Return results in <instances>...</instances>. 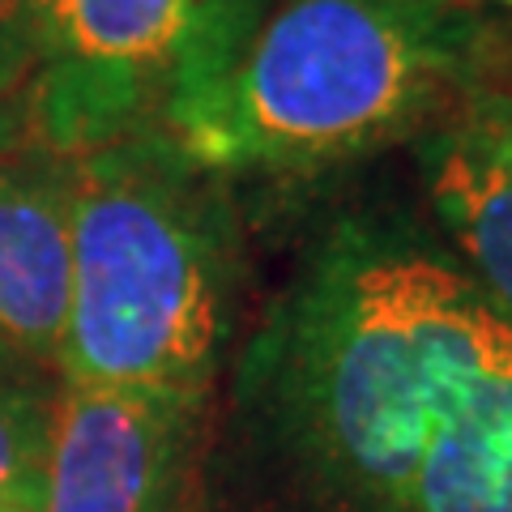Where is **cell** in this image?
<instances>
[{
	"label": "cell",
	"mask_w": 512,
	"mask_h": 512,
	"mask_svg": "<svg viewBox=\"0 0 512 512\" xmlns=\"http://www.w3.org/2000/svg\"><path fill=\"white\" fill-rule=\"evenodd\" d=\"M269 372L291 440L363 512H512V325L436 248L338 235Z\"/></svg>",
	"instance_id": "obj_1"
},
{
	"label": "cell",
	"mask_w": 512,
	"mask_h": 512,
	"mask_svg": "<svg viewBox=\"0 0 512 512\" xmlns=\"http://www.w3.org/2000/svg\"><path fill=\"white\" fill-rule=\"evenodd\" d=\"M431 201L466 256L461 269L512 325V154L478 120L440 146Z\"/></svg>",
	"instance_id": "obj_7"
},
{
	"label": "cell",
	"mask_w": 512,
	"mask_h": 512,
	"mask_svg": "<svg viewBox=\"0 0 512 512\" xmlns=\"http://www.w3.org/2000/svg\"><path fill=\"white\" fill-rule=\"evenodd\" d=\"M73 286L64 384L197 402L231 329L235 252L214 171L167 133L69 158Z\"/></svg>",
	"instance_id": "obj_3"
},
{
	"label": "cell",
	"mask_w": 512,
	"mask_h": 512,
	"mask_svg": "<svg viewBox=\"0 0 512 512\" xmlns=\"http://www.w3.org/2000/svg\"><path fill=\"white\" fill-rule=\"evenodd\" d=\"M457 0H278L235 60L167 103L205 171H316L402 137L470 60Z\"/></svg>",
	"instance_id": "obj_2"
},
{
	"label": "cell",
	"mask_w": 512,
	"mask_h": 512,
	"mask_svg": "<svg viewBox=\"0 0 512 512\" xmlns=\"http://www.w3.org/2000/svg\"><path fill=\"white\" fill-rule=\"evenodd\" d=\"M197 402L64 384L52 397L39 512H175Z\"/></svg>",
	"instance_id": "obj_5"
},
{
	"label": "cell",
	"mask_w": 512,
	"mask_h": 512,
	"mask_svg": "<svg viewBox=\"0 0 512 512\" xmlns=\"http://www.w3.org/2000/svg\"><path fill=\"white\" fill-rule=\"evenodd\" d=\"M26 128H30V111H26V103L18 99V94H5V90H0V158L13 154V150L22 146Z\"/></svg>",
	"instance_id": "obj_10"
},
{
	"label": "cell",
	"mask_w": 512,
	"mask_h": 512,
	"mask_svg": "<svg viewBox=\"0 0 512 512\" xmlns=\"http://www.w3.org/2000/svg\"><path fill=\"white\" fill-rule=\"evenodd\" d=\"M478 124H483L487 133L512 154V99H495V103H487V107H483V116H478Z\"/></svg>",
	"instance_id": "obj_11"
},
{
	"label": "cell",
	"mask_w": 512,
	"mask_h": 512,
	"mask_svg": "<svg viewBox=\"0 0 512 512\" xmlns=\"http://www.w3.org/2000/svg\"><path fill=\"white\" fill-rule=\"evenodd\" d=\"M39 18L30 0H0V90L18 94V82L39 52Z\"/></svg>",
	"instance_id": "obj_9"
},
{
	"label": "cell",
	"mask_w": 512,
	"mask_h": 512,
	"mask_svg": "<svg viewBox=\"0 0 512 512\" xmlns=\"http://www.w3.org/2000/svg\"><path fill=\"white\" fill-rule=\"evenodd\" d=\"M500 5H512V0H500Z\"/></svg>",
	"instance_id": "obj_12"
},
{
	"label": "cell",
	"mask_w": 512,
	"mask_h": 512,
	"mask_svg": "<svg viewBox=\"0 0 512 512\" xmlns=\"http://www.w3.org/2000/svg\"><path fill=\"white\" fill-rule=\"evenodd\" d=\"M73 286L69 158H0V350L26 367H60Z\"/></svg>",
	"instance_id": "obj_6"
},
{
	"label": "cell",
	"mask_w": 512,
	"mask_h": 512,
	"mask_svg": "<svg viewBox=\"0 0 512 512\" xmlns=\"http://www.w3.org/2000/svg\"><path fill=\"white\" fill-rule=\"evenodd\" d=\"M60 52L35 128L60 158L120 141L150 90L163 111L210 82L252 35L265 0H30Z\"/></svg>",
	"instance_id": "obj_4"
},
{
	"label": "cell",
	"mask_w": 512,
	"mask_h": 512,
	"mask_svg": "<svg viewBox=\"0 0 512 512\" xmlns=\"http://www.w3.org/2000/svg\"><path fill=\"white\" fill-rule=\"evenodd\" d=\"M52 402L26 380V363L0 350V512H39Z\"/></svg>",
	"instance_id": "obj_8"
}]
</instances>
